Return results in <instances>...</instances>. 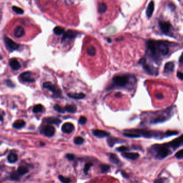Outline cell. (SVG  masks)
I'll return each instance as SVG.
<instances>
[{"mask_svg":"<svg viewBox=\"0 0 183 183\" xmlns=\"http://www.w3.org/2000/svg\"><path fill=\"white\" fill-rule=\"evenodd\" d=\"M149 54L157 62L161 57L166 56L169 52V48L165 42L160 40H149L147 41Z\"/></svg>","mask_w":183,"mask_h":183,"instance_id":"1","label":"cell"},{"mask_svg":"<svg viewBox=\"0 0 183 183\" xmlns=\"http://www.w3.org/2000/svg\"><path fill=\"white\" fill-rule=\"evenodd\" d=\"M136 83L135 76L131 74H121L114 76L112 83L109 87L108 90H111L115 88H128L129 87L134 85Z\"/></svg>","mask_w":183,"mask_h":183,"instance_id":"2","label":"cell"},{"mask_svg":"<svg viewBox=\"0 0 183 183\" xmlns=\"http://www.w3.org/2000/svg\"><path fill=\"white\" fill-rule=\"evenodd\" d=\"M126 132L134 133L139 135L140 137L145 138H163L165 137V134L162 132H156L153 131H148L146 130H130L125 131Z\"/></svg>","mask_w":183,"mask_h":183,"instance_id":"3","label":"cell"},{"mask_svg":"<svg viewBox=\"0 0 183 183\" xmlns=\"http://www.w3.org/2000/svg\"><path fill=\"white\" fill-rule=\"evenodd\" d=\"M155 153V157L156 159L161 160L168 156L171 152L170 148L165 143L162 145H155L152 148Z\"/></svg>","mask_w":183,"mask_h":183,"instance_id":"4","label":"cell"},{"mask_svg":"<svg viewBox=\"0 0 183 183\" xmlns=\"http://www.w3.org/2000/svg\"><path fill=\"white\" fill-rule=\"evenodd\" d=\"M139 63L142 65L143 69L145 70L147 73L150 75H158V69L157 68L154 67V66L150 65L147 63L146 59L145 58L141 59L139 61Z\"/></svg>","mask_w":183,"mask_h":183,"instance_id":"5","label":"cell"},{"mask_svg":"<svg viewBox=\"0 0 183 183\" xmlns=\"http://www.w3.org/2000/svg\"><path fill=\"white\" fill-rule=\"evenodd\" d=\"M171 111H172L171 108L169 109H169L165 110V111L163 112L161 114H159L156 116V117H155L154 119H152L150 121V123L155 124L163 123V122L166 121L168 119H169L171 116L170 114L171 112Z\"/></svg>","mask_w":183,"mask_h":183,"instance_id":"6","label":"cell"},{"mask_svg":"<svg viewBox=\"0 0 183 183\" xmlns=\"http://www.w3.org/2000/svg\"><path fill=\"white\" fill-rule=\"evenodd\" d=\"M4 42L5 47L9 52H13L18 49L19 47L18 44H17L7 36L4 37Z\"/></svg>","mask_w":183,"mask_h":183,"instance_id":"7","label":"cell"},{"mask_svg":"<svg viewBox=\"0 0 183 183\" xmlns=\"http://www.w3.org/2000/svg\"><path fill=\"white\" fill-rule=\"evenodd\" d=\"M43 87L44 88L48 89L51 92H52L55 95H56L57 97H60L61 94V92L60 91L59 89L54 85L53 83L50 82H46L43 83Z\"/></svg>","mask_w":183,"mask_h":183,"instance_id":"8","label":"cell"},{"mask_svg":"<svg viewBox=\"0 0 183 183\" xmlns=\"http://www.w3.org/2000/svg\"><path fill=\"white\" fill-rule=\"evenodd\" d=\"M182 143L183 135H181L180 136H179V137L176 138V139L171 141L169 143H166L165 144L168 148L173 149L174 150H176L177 148H178L182 145Z\"/></svg>","mask_w":183,"mask_h":183,"instance_id":"9","label":"cell"},{"mask_svg":"<svg viewBox=\"0 0 183 183\" xmlns=\"http://www.w3.org/2000/svg\"><path fill=\"white\" fill-rule=\"evenodd\" d=\"M79 35V32L76 31L68 30L66 32H64V33H63V35L62 37L61 41H63L66 40L73 39L75 38Z\"/></svg>","mask_w":183,"mask_h":183,"instance_id":"10","label":"cell"},{"mask_svg":"<svg viewBox=\"0 0 183 183\" xmlns=\"http://www.w3.org/2000/svg\"><path fill=\"white\" fill-rule=\"evenodd\" d=\"M20 79L24 82L33 83L35 82V79L33 78L32 73L30 71H25L19 75Z\"/></svg>","mask_w":183,"mask_h":183,"instance_id":"11","label":"cell"},{"mask_svg":"<svg viewBox=\"0 0 183 183\" xmlns=\"http://www.w3.org/2000/svg\"><path fill=\"white\" fill-rule=\"evenodd\" d=\"M159 25L160 29L164 34H168L170 32L171 24L169 22L164 21H160L159 22Z\"/></svg>","mask_w":183,"mask_h":183,"instance_id":"12","label":"cell"},{"mask_svg":"<svg viewBox=\"0 0 183 183\" xmlns=\"http://www.w3.org/2000/svg\"><path fill=\"white\" fill-rule=\"evenodd\" d=\"M74 129L75 127L74 125L70 123H66L64 124L61 128L62 131L66 134H70L73 132Z\"/></svg>","mask_w":183,"mask_h":183,"instance_id":"13","label":"cell"},{"mask_svg":"<svg viewBox=\"0 0 183 183\" xmlns=\"http://www.w3.org/2000/svg\"><path fill=\"white\" fill-rule=\"evenodd\" d=\"M122 156L127 159H129L132 160H135L140 156V155L137 153H131V152H125L121 154Z\"/></svg>","mask_w":183,"mask_h":183,"instance_id":"14","label":"cell"},{"mask_svg":"<svg viewBox=\"0 0 183 183\" xmlns=\"http://www.w3.org/2000/svg\"><path fill=\"white\" fill-rule=\"evenodd\" d=\"M92 134L98 138H104L108 137L110 135V133L103 130H94L92 131Z\"/></svg>","mask_w":183,"mask_h":183,"instance_id":"15","label":"cell"},{"mask_svg":"<svg viewBox=\"0 0 183 183\" xmlns=\"http://www.w3.org/2000/svg\"><path fill=\"white\" fill-rule=\"evenodd\" d=\"M43 133L48 137L52 136L55 133L54 127L51 125H47L44 128Z\"/></svg>","mask_w":183,"mask_h":183,"instance_id":"16","label":"cell"},{"mask_svg":"<svg viewBox=\"0 0 183 183\" xmlns=\"http://www.w3.org/2000/svg\"><path fill=\"white\" fill-rule=\"evenodd\" d=\"M124 142H125V141H123L122 140L120 139V138L114 137H109L107 139V145L111 148L113 147L116 143H120Z\"/></svg>","mask_w":183,"mask_h":183,"instance_id":"17","label":"cell"},{"mask_svg":"<svg viewBox=\"0 0 183 183\" xmlns=\"http://www.w3.org/2000/svg\"><path fill=\"white\" fill-rule=\"evenodd\" d=\"M14 36L17 38H20L25 34V31L22 26H17L14 31Z\"/></svg>","mask_w":183,"mask_h":183,"instance_id":"18","label":"cell"},{"mask_svg":"<svg viewBox=\"0 0 183 183\" xmlns=\"http://www.w3.org/2000/svg\"><path fill=\"white\" fill-rule=\"evenodd\" d=\"M9 66L14 70H17L21 67L20 64L18 61V60L16 59H12L10 60Z\"/></svg>","mask_w":183,"mask_h":183,"instance_id":"19","label":"cell"},{"mask_svg":"<svg viewBox=\"0 0 183 183\" xmlns=\"http://www.w3.org/2000/svg\"><path fill=\"white\" fill-rule=\"evenodd\" d=\"M155 9V4L153 1H151L148 5L146 10V15L148 18H150L153 15Z\"/></svg>","mask_w":183,"mask_h":183,"instance_id":"20","label":"cell"},{"mask_svg":"<svg viewBox=\"0 0 183 183\" xmlns=\"http://www.w3.org/2000/svg\"><path fill=\"white\" fill-rule=\"evenodd\" d=\"M175 68V64L173 62H168L166 63L164 67V71L165 73H173Z\"/></svg>","mask_w":183,"mask_h":183,"instance_id":"21","label":"cell"},{"mask_svg":"<svg viewBox=\"0 0 183 183\" xmlns=\"http://www.w3.org/2000/svg\"><path fill=\"white\" fill-rule=\"evenodd\" d=\"M45 121L46 123L56 125H59L61 123V121L60 119L55 117L47 118L45 119Z\"/></svg>","mask_w":183,"mask_h":183,"instance_id":"22","label":"cell"},{"mask_svg":"<svg viewBox=\"0 0 183 183\" xmlns=\"http://www.w3.org/2000/svg\"><path fill=\"white\" fill-rule=\"evenodd\" d=\"M68 96L71 98L75 99H81L84 98L85 97V95L82 92L80 93H69L68 94Z\"/></svg>","mask_w":183,"mask_h":183,"instance_id":"23","label":"cell"},{"mask_svg":"<svg viewBox=\"0 0 183 183\" xmlns=\"http://www.w3.org/2000/svg\"><path fill=\"white\" fill-rule=\"evenodd\" d=\"M109 159L110 162L114 164L119 165L120 163V159H119L118 156H116L115 154L113 153H110L109 154Z\"/></svg>","mask_w":183,"mask_h":183,"instance_id":"24","label":"cell"},{"mask_svg":"<svg viewBox=\"0 0 183 183\" xmlns=\"http://www.w3.org/2000/svg\"><path fill=\"white\" fill-rule=\"evenodd\" d=\"M65 111H67L69 113H74L76 112L77 107L74 105H67L64 108Z\"/></svg>","mask_w":183,"mask_h":183,"instance_id":"25","label":"cell"},{"mask_svg":"<svg viewBox=\"0 0 183 183\" xmlns=\"http://www.w3.org/2000/svg\"><path fill=\"white\" fill-rule=\"evenodd\" d=\"M26 124L25 122L23 120H18L15 121L13 124V127L15 128L19 129L24 127Z\"/></svg>","mask_w":183,"mask_h":183,"instance_id":"26","label":"cell"},{"mask_svg":"<svg viewBox=\"0 0 183 183\" xmlns=\"http://www.w3.org/2000/svg\"><path fill=\"white\" fill-rule=\"evenodd\" d=\"M107 10V5L104 3H99L98 5V12L99 14H104Z\"/></svg>","mask_w":183,"mask_h":183,"instance_id":"27","label":"cell"},{"mask_svg":"<svg viewBox=\"0 0 183 183\" xmlns=\"http://www.w3.org/2000/svg\"><path fill=\"white\" fill-rule=\"evenodd\" d=\"M18 159V156L14 153H11L8 156V160L9 163H13L16 162Z\"/></svg>","mask_w":183,"mask_h":183,"instance_id":"28","label":"cell"},{"mask_svg":"<svg viewBox=\"0 0 183 183\" xmlns=\"http://www.w3.org/2000/svg\"><path fill=\"white\" fill-rule=\"evenodd\" d=\"M53 32L56 35H61L64 33V29L61 26H56L53 30Z\"/></svg>","mask_w":183,"mask_h":183,"instance_id":"29","label":"cell"},{"mask_svg":"<svg viewBox=\"0 0 183 183\" xmlns=\"http://www.w3.org/2000/svg\"><path fill=\"white\" fill-rule=\"evenodd\" d=\"M28 171H29L28 169H27L26 167H25V166H20L17 169V173L19 175H24L28 173Z\"/></svg>","mask_w":183,"mask_h":183,"instance_id":"30","label":"cell"},{"mask_svg":"<svg viewBox=\"0 0 183 183\" xmlns=\"http://www.w3.org/2000/svg\"><path fill=\"white\" fill-rule=\"evenodd\" d=\"M87 52L88 54L90 56H94L96 53V50L95 47L90 46L87 48Z\"/></svg>","mask_w":183,"mask_h":183,"instance_id":"31","label":"cell"},{"mask_svg":"<svg viewBox=\"0 0 183 183\" xmlns=\"http://www.w3.org/2000/svg\"><path fill=\"white\" fill-rule=\"evenodd\" d=\"M43 110V106L41 104H38L35 105L33 109V112L35 113H37L39 112H41Z\"/></svg>","mask_w":183,"mask_h":183,"instance_id":"32","label":"cell"},{"mask_svg":"<svg viewBox=\"0 0 183 183\" xmlns=\"http://www.w3.org/2000/svg\"><path fill=\"white\" fill-rule=\"evenodd\" d=\"M100 168H101L102 173L103 174H104L107 173V172L110 170V166L107 164H102L101 165H100Z\"/></svg>","mask_w":183,"mask_h":183,"instance_id":"33","label":"cell"},{"mask_svg":"<svg viewBox=\"0 0 183 183\" xmlns=\"http://www.w3.org/2000/svg\"><path fill=\"white\" fill-rule=\"evenodd\" d=\"M84 139H83V138L81 137V136H77L76 137H75L74 138V143L75 145H82V144L84 143Z\"/></svg>","mask_w":183,"mask_h":183,"instance_id":"34","label":"cell"},{"mask_svg":"<svg viewBox=\"0 0 183 183\" xmlns=\"http://www.w3.org/2000/svg\"><path fill=\"white\" fill-rule=\"evenodd\" d=\"M92 166H93V164L91 162H89V163H86L84 165V168H83V173H84L85 175H87L88 172L89 171V170L90 168Z\"/></svg>","mask_w":183,"mask_h":183,"instance_id":"35","label":"cell"},{"mask_svg":"<svg viewBox=\"0 0 183 183\" xmlns=\"http://www.w3.org/2000/svg\"><path fill=\"white\" fill-rule=\"evenodd\" d=\"M116 151H118L120 153H125V152H127L130 150V149L128 147L125 146H120L118 148H116Z\"/></svg>","mask_w":183,"mask_h":183,"instance_id":"36","label":"cell"},{"mask_svg":"<svg viewBox=\"0 0 183 183\" xmlns=\"http://www.w3.org/2000/svg\"><path fill=\"white\" fill-rule=\"evenodd\" d=\"M164 134L165 137H168V136H172L178 135L179 134V132L174 131H168L165 133H164Z\"/></svg>","mask_w":183,"mask_h":183,"instance_id":"37","label":"cell"},{"mask_svg":"<svg viewBox=\"0 0 183 183\" xmlns=\"http://www.w3.org/2000/svg\"><path fill=\"white\" fill-rule=\"evenodd\" d=\"M54 110L55 111H57L58 112L61 113H64L65 112L64 109L63 107H62L60 105H59V104L55 105L54 106Z\"/></svg>","mask_w":183,"mask_h":183,"instance_id":"38","label":"cell"},{"mask_svg":"<svg viewBox=\"0 0 183 183\" xmlns=\"http://www.w3.org/2000/svg\"><path fill=\"white\" fill-rule=\"evenodd\" d=\"M59 179L62 183H70L71 182V180L69 178L63 177L61 175L59 176Z\"/></svg>","mask_w":183,"mask_h":183,"instance_id":"39","label":"cell"},{"mask_svg":"<svg viewBox=\"0 0 183 183\" xmlns=\"http://www.w3.org/2000/svg\"><path fill=\"white\" fill-rule=\"evenodd\" d=\"M19 175L17 172H14L11 174V179L14 180H18L19 179Z\"/></svg>","mask_w":183,"mask_h":183,"instance_id":"40","label":"cell"},{"mask_svg":"<svg viewBox=\"0 0 183 183\" xmlns=\"http://www.w3.org/2000/svg\"><path fill=\"white\" fill-rule=\"evenodd\" d=\"M12 9L15 13H16L18 14H23L24 13V10L19 7H16V6H13L12 7Z\"/></svg>","mask_w":183,"mask_h":183,"instance_id":"41","label":"cell"},{"mask_svg":"<svg viewBox=\"0 0 183 183\" xmlns=\"http://www.w3.org/2000/svg\"><path fill=\"white\" fill-rule=\"evenodd\" d=\"M87 121V118L85 117V116H81V117L80 118V119H79V123L81 125H84V124H86Z\"/></svg>","mask_w":183,"mask_h":183,"instance_id":"42","label":"cell"},{"mask_svg":"<svg viewBox=\"0 0 183 183\" xmlns=\"http://www.w3.org/2000/svg\"><path fill=\"white\" fill-rule=\"evenodd\" d=\"M175 157L177 159H181L183 157V150L181 149L180 150L177 152L175 154Z\"/></svg>","mask_w":183,"mask_h":183,"instance_id":"43","label":"cell"},{"mask_svg":"<svg viewBox=\"0 0 183 183\" xmlns=\"http://www.w3.org/2000/svg\"><path fill=\"white\" fill-rule=\"evenodd\" d=\"M66 157L69 160H73L75 159V156L73 154H67L66 155Z\"/></svg>","mask_w":183,"mask_h":183,"instance_id":"44","label":"cell"},{"mask_svg":"<svg viewBox=\"0 0 183 183\" xmlns=\"http://www.w3.org/2000/svg\"><path fill=\"white\" fill-rule=\"evenodd\" d=\"M5 82H6V84L8 87H11V88H13V87H15V84H14V83H13V82L11 80H6V81H5Z\"/></svg>","mask_w":183,"mask_h":183,"instance_id":"45","label":"cell"},{"mask_svg":"<svg viewBox=\"0 0 183 183\" xmlns=\"http://www.w3.org/2000/svg\"><path fill=\"white\" fill-rule=\"evenodd\" d=\"M165 181V179L164 178H158L156 179V180H155L154 181V183H164Z\"/></svg>","mask_w":183,"mask_h":183,"instance_id":"46","label":"cell"},{"mask_svg":"<svg viewBox=\"0 0 183 183\" xmlns=\"http://www.w3.org/2000/svg\"><path fill=\"white\" fill-rule=\"evenodd\" d=\"M120 173H121V174L122 175V176H123L126 179H128L129 178V176L128 175V174H127L125 171H120Z\"/></svg>","mask_w":183,"mask_h":183,"instance_id":"47","label":"cell"},{"mask_svg":"<svg viewBox=\"0 0 183 183\" xmlns=\"http://www.w3.org/2000/svg\"><path fill=\"white\" fill-rule=\"evenodd\" d=\"M177 76L180 80H182V77H183V75L182 73L180 71H178L177 73Z\"/></svg>","mask_w":183,"mask_h":183,"instance_id":"48","label":"cell"},{"mask_svg":"<svg viewBox=\"0 0 183 183\" xmlns=\"http://www.w3.org/2000/svg\"><path fill=\"white\" fill-rule=\"evenodd\" d=\"M169 7H170V8L171 9H172L173 10H174L175 9V5H174V4H169Z\"/></svg>","mask_w":183,"mask_h":183,"instance_id":"49","label":"cell"},{"mask_svg":"<svg viewBox=\"0 0 183 183\" xmlns=\"http://www.w3.org/2000/svg\"><path fill=\"white\" fill-rule=\"evenodd\" d=\"M156 96H157V98L158 99H162V98H163V96L162 95V94H160V93L157 94Z\"/></svg>","mask_w":183,"mask_h":183,"instance_id":"50","label":"cell"},{"mask_svg":"<svg viewBox=\"0 0 183 183\" xmlns=\"http://www.w3.org/2000/svg\"><path fill=\"white\" fill-rule=\"evenodd\" d=\"M116 97H121L122 95H121V93H120V92H118V93H116L115 94V95Z\"/></svg>","mask_w":183,"mask_h":183,"instance_id":"51","label":"cell"},{"mask_svg":"<svg viewBox=\"0 0 183 183\" xmlns=\"http://www.w3.org/2000/svg\"><path fill=\"white\" fill-rule=\"evenodd\" d=\"M3 120V116L0 114V121H2Z\"/></svg>","mask_w":183,"mask_h":183,"instance_id":"52","label":"cell"},{"mask_svg":"<svg viewBox=\"0 0 183 183\" xmlns=\"http://www.w3.org/2000/svg\"><path fill=\"white\" fill-rule=\"evenodd\" d=\"M179 61L180 63H181V61H182V55H181L180 57V59H179Z\"/></svg>","mask_w":183,"mask_h":183,"instance_id":"53","label":"cell"},{"mask_svg":"<svg viewBox=\"0 0 183 183\" xmlns=\"http://www.w3.org/2000/svg\"><path fill=\"white\" fill-rule=\"evenodd\" d=\"M108 41H109V42H111V39H110L108 38Z\"/></svg>","mask_w":183,"mask_h":183,"instance_id":"54","label":"cell"}]
</instances>
